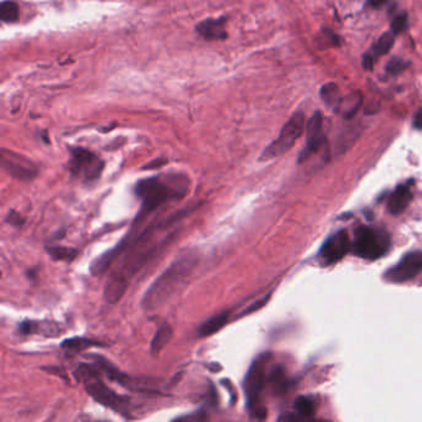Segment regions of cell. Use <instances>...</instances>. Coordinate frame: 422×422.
<instances>
[{"instance_id": "obj_1", "label": "cell", "mask_w": 422, "mask_h": 422, "mask_svg": "<svg viewBox=\"0 0 422 422\" xmlns=\"http://www.w3.org/2000/svg\"><path fill=\"white\" fill-rule=\"evenodd\" d=\"M190 179L185 174H163L143 179L135 185L140 208L128 234H138L148 219L170 202L180 201L188 193Z\"/></svg>"}, {"instance_id": "obj_2", "label": "cell", "mask_w": 422, "mask_h": 422, "mask_svg": "<svg viewBox=\"0 0 422 422\" xmlns=\"http://www.w3.org/2000/svg\"><path fill=\"white\" fill-rule=\"evenodd\" d=\"M199 263L196 254L188 253L174 260L171 265L157 277L141 299V308L152 311L163 306L170 297L181 289L192 275Z\"/></svg>"}, {"instance_id": "obj_3", "label": "cell", "mask_w": 422, "mask_h": 422, "mask_svg": "<svg viewBox=\"0 0 422 422\" xmlns=\"http://www.w3.org/2000/svg\"><path fill=\"white\" fill-rule=\"evenodd\" d=\"M74 376L79 383H82L87 394L93 400H96L98 404L103 405L127 419L133 417L132 400L127 396L117 394L113 389H110L101 379L99 369H97V365L93 367L88 364H81L79 368L74 370Z\"/></svg>"}, {"instance_id": "obj_4", "label": "cell", "mask_w": 422, "mask_h": 422, "mask_svg": "<svg viewBox=\"0 0 422 422\" xmlns=\"http://www.w3.org/2000/svg\"><path fill=\"white\" fill-rule=\"evenodd\" d=\"M270 361V354L264 353L261 356H258L250 365V368L248 369L247 375L243 381V388L245 392V399H247V408L250 415L255 419H265L266 409L263 405L261 400V394L265 388L266 380V368H268V363Z\"/></svg>"}, {"instance_id": "obj_5", "label": "cell", "mask_w": 422, "mask_h": 422, "mask_svg": "<svg viewBox=\"0 0 422 422\" xmlns=\"http://www.w3.org/2000/svg\"><path fill=\"white\" fill-rule=\"evenodd\" d=\"M390 244V237L385 232L361 225L354 232L352 250L362 259L376 260L389 252Z\"/></svg>"}, {"instance_id": "obj_6", "label": "cell", "mask_w": 422, "mask_h": 422, "mask_svg": "<svg viewBox=\"0 0 422 422\" xmlns=\"http://www.w3.org/2000/svg\"><path fill=\"white\" fill-rule=\"evenodd\" d=\"M68 168L73 179H77L83 183L96 182L104 170V161L93 151L85 148L71 146L70 149Z\"/></svg>"}, {"instance_id": "obj_7", "label": "cell", "mask_w": 422, "mask_h": 422, "mask_svg": "<svg viewBox=\"0 0 422 422\" xmlns=\"http://www.w3.org/2000/svg\"><path fill=\"white\" fill-rule=\"evenodd\" d=\"M305 129V114L302 112H296L283 125L278 138L263 151L259 161H269L272 159L283 157L295 145L297 139L301 137Z\"/></svg>"}, {"instance_id": "obj_8", "label": "cell", "mask_w": 422, "mask_h": 422, "mask_svg": "<svg viewBox=\"0 0 422 422\" xmlns=\"http://www.w3.org/2000/svg\"><path fill=\"white\" fill-rule=\"evenodd\" d=\"M0 159L1 168L6 170V174L19 181H32L39 174L37 165L30 159L15 151L3 149Z\"/></svg>"}, {"instance_id": "obj_9", "label": "cell", "mask_w": 422, "mask_h": 422, "mask_svg": "<svg viewBox=\"0 0 422 422\" xmlns=\"http://www.w3.org/2000/svg\"><path fill=\"white\" fill-rule=\"evenodd\" d=\"M352 244L347 230H338L327 239L319 252V260L321 265L328 266L336 264L343 259L350 252Z\"/></svg>"}, {"instance_id": "obj_10", "label": "cell", "mask_w": 422, "mask_h": 422, "mask_svg": "<svg viewBox=\"0 0 422 422\" xmlns=\"http://www.w3.org/2000/svg\"><path fill=\"white\" fill-rule=\"evenodd\" d=\"M422 272V253L415 252L405 255L395 266L390 268L384 275L389 283H401L415 278Z\"/></svg>"}, {"instance_id": "obj_11", "label": "cell", "mask_w": 422, "mask_h": 422, "mask_svg": "<svg viewBox=\"0 0 422 422\" xmlns=\"http://www.w3.org/2000/svg\"><path fill=\"white\" fill-rule=\"evenodd\" d=\"M326 143L323 133V117L320 112H316L308 121L306 128V146L299 157V163H305L308 159L314 155Z\"/></svg>"}, {"instance_id": "obj_12", "label": "cell", "mask_w": 422, "mask_h": 422, "mask_svg": "<svg viewBox=\"0 0 422 422\" xmlns=\"http://www.w3.org/2000/svg\"><path fill=\"white\" fill-rule=\"evenodd\" d=\"M196 31L199 37L207 41L225 40L228 37L227 18L205 19L196 26Z\"/></svg>"}, {"instance_id": "obj_13", "label": "cell", "mask_w": 422, "mask_h": 422, "mask_svg": "<svg viewBox=\"0 0 422 422\" xmlns=\"http://www.w3.org/2000/svg\"><path fill=\"white\" fill-rule=\"evenodd\" d=\"M18 333L21 336L41 334L45 337H57L61 334V328L54 322H39V321H23L19 323Z\"/></svg>"}, {"instance_id": "obj_14", "label": "cell", "mask_w": 422, "mask_h": 422, "mask_svg": "<svg viewBox=\"0 0 422 422\" xmlns=\"http://www.w3.org/2000/svg\"><path fill=\"white\" fill-rule=\"evenodd\" d=\"M412 199V193L409 185H400L394 192L392 193L389 202H388V211L394 216L400 214L408 208V205Z\"/></svg>"}, {"instance_id": "obj_15", "label": "cell", "mask_w": 422, "mask_h": 422, "mask_svg": "<svg viewBox=\"0 0 422 422\" xmlns=\"http://www.w3.org/2000/svg\"><path fill=\"white\" fill-rule=\"evenodd\" d=\"M94 347H106V344L96 339L86 337L68 338L61 343V348L67 356H76L85 350L94 348Z\"/></svg>"}, {"instance_id": "obj_16", "label": "cell", "mask_w": 422, "mask_h": 422, "mask_svg": "<svg viewBox=\"0 0 422 422\" xmlns=\"http://www.w3.org/2000/svg\"><path fill=\"white\" fill-rule=\"evenodd\" d=\"M363 96L361 92H352L348 96L341 98V101L336 107L339 114L343 117L344 119H352L359 108L362 107Z\"/></svg>"}, {"instance_id": "obj_17", "label": "cell", "mask_w": 422, "mask_h": 422, "mask_svg": "<svg viewBox=\"0 0 422 422\" xmlns=\"http://www.w3.org/2000/svg\"><path fill=\"white\" fill-rule=\"evenodd\" d=\"M230 311H224L221 314L212 316L211 319L205 320L197 330V333L201 338L211 337L214 333L221 331L222 328L228 325L230 321Z\"/></svg>"}, {"instance_id": "obj_18", "label": "cell", "mask_w": 422, "mask_h": 422, "mask_svg": "<svg viewBox=\"0 0 422 422\" xmlns=\"http://www.w3.org/2000/svg\"><path fill=\"white\" fill-rule=\"evenodd\" d=\"M174 337V330L172 326L165 322L161 326L159 327L155 336L152 338L150 344L151 354L154 356H159L161 353V350L171 342V339Z\"/></svg>"}, {"instance_id": "obj_19", "label": "cell", "mask_w": 422, "mask_h": 422, "mask_svg": "<svg viewBox=\"0 0 422 422\" xmlns=\"http://www.w3.org/2000/svg\"><path fill=\"white\" fill-rule=\"evenodd\" d=\"M46 252L51 259L54 261H63V263H72L73 260L79 257V250L74 248L62 247V245H50L46 247Z\"/></svg>"}, {"instance_id": "obj_20", "label": "cell", "mask_w": 422, "mask_h": 422, "mask_svg": "<svg viewBox=\"0 0 422 422\" xmlns=\"http://www.w3.org/2000/svg\"><path fill=\"white\" fill-rule=\"evenodd\" d=\"M394 43H395V35L392 34V31L384 32L370 50V54H373L375 59L379 57V56L389 54V51L392 50Z\"/></svg>"}, {"instance_id": "obj_21", "label": "cell", "mask_w": 422, "mask_h": 422, "mask_svg": "<svg viewBox=\"0 0 422 422\" xmlns=\"http://www.w3.org/2000/svg\"><path fill=\"white\" fill-rule=\"evenodd\" d=\"M321 98L322 101L326 103L327 106L336 108L338 103L341 101V94H339V88L334 83H327L321 88Z\"/></svg>"}, {"instance_id": "obj_22", "label": "cell", "mask_w": 422, "mask_h": 422, "mask_svg": "<svg viewBox=\"0 0 422 422\" xmlns=\"http://www.w3.org/2000/svg\"><path fill=\"white\" fill-rule=\"evenodd\" d=\"M0 19L4 23H14L19 19V6L14 0H4L0 6Z\"/></svg>"}, {"instance_id": "obj_23", "label": "cell", "mask_w": 422, "mask_h": 422, "mask_svg": "<svg viewBox=\"0 0 422 422\" xmlns=\"http://www.w3.org/2000/svg\"><path fill=\"white\" fill-rule=\"evenodd\" d=\"M294 409L300 416L311 417L316 411V405L312 399L308 398V396H300L296 399Z\"/></svg>"}, {"instance_id": "obj_24", "label": "cell", "mask_w": 422, "mask_h": 422, "mask_svg": "<svg viewBox=\"0 0 422 422\" xmlns=\"http://www.w3.org/2000/svg\"><path fill=\"white\" fill-rule=\"evenodd\" d=\"M410 66L409 61L400 59V57H392V60L388 62L385 70L388 74L390 76H398L400 73L404 72L408 67Z\"/></svg>"}, {"instance_id": "obj_25", "label": "cell", "mask_w": 422, "mask_h": 422, "mask_svg": "<svg viewBox=\"0 0 422 422\" xmlns=\"http://www.w3.org/2000/svg\"><path fill=\"white\" fill-rule=\"evenodd\" d=\"M408 25H409V17L406 12L400 14L398 17L392 19V32L396 37L399 34L404 32L408 29Z\"/></svg>"}, {"instance_id": "obj_26", "label": "cell", "mask_w": 422, "mask_h": 422, "mask_svg": "<svg viewBox=\"0 0 422 422\" xmlns=\"http://www.w3.org/2000/svg\"><path fill=\"white\" fill-rule=\"evenodd\" d=\"M6 222L12 224V225H15V227H21V225H24L25 218L17 211H9L6 218Z\"/></svg>"}, {"instance_id": "obj_27", "label": "cell", "mask_w": 422, "mask_h": 422, "mask_svg": "<svg viewBox=\"0 0 422 422\" xmlns=\"http://www.w3.org/2000/svg\"><path fill=\"white\" fill-rule=\"evenodd\" d=\"M269 299H270V295L265 296L264 299H261L259 301L254 302L253 305H250L249 308H245L241 314H239L238 317H243V316H245V314H252L254 311H257V310H260V308H263V306H265L266 302L269 301Z\"/></svg>"}, {"instance_id": "obj_28", "label": "cell", "mask_w": 422, "mask_h": 422, "mask_svg": "<svg viewBox=\"0 0 422 422\" xmlns=\"http://www.w3.org/2000/svg\"><path fill=\"white\" fill-rule=\"evenodd\" d=\"M375 63V57L373 54L368 52V54H364L363 56V67L365 68V70H368V71H373V68H374Z\"/></svg>"}, {"instance_id": "obj_29", "label": "cell", "mask_w": 422, "mask_h": 422, "mask_svg": "<svg viewBox=\"0 0 422 422\" xmlns=\"http://www.w3.org/2000/svg\"><path fill=\"white\" fill-rule=\"evenodd\" d=\"M412 127L416 130H422V108L419 109L412 118Z\"/></svg>"}, {"instance_id": "obj_30", "label": "cell", "mask_w": 422, "mask_h": 422, "mask_svg": "<svg viewBox=\"0 0 422 422\" xmlns=\"http://www.w3.org/2000/svg\"><path fill=\"white\" fill-rule=\"evenodd\" d=\"M388 3V0H367L365 6L370 8V9H380L381 6H385Z\"/></svg>"}]
</instances>
